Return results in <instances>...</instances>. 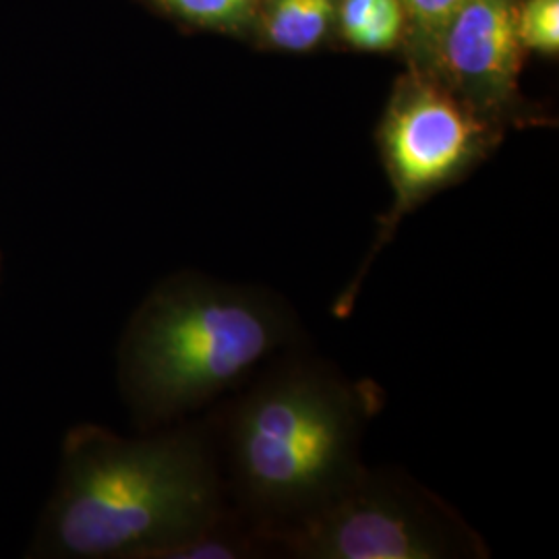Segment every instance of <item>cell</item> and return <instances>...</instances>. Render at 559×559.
<instances>
[{"instance_id": "3", "label": "cell", "mask_w": 559, "mask_h": 559, "mask_svg": "<svg viewBox=\"0 0 559 559\" xmlns=\"http://www.w3.org/2000/svg\"><path fill=\"white\" fill-rule=\"evenodd\" d=\"M299 338V318L278 293L180 274L143 300L129 323L120 388L143 427H160L237 392Z\"/></svg>"}, {"instance_id": "1", "label": "cell", "mask_w": 559, "mask_h": 559, "mask_svg": "<svg viewBox=\"0 0 559 559\" xmlns=\"http://www.w3.org/2000/svg\"><path fill=\"white\" fill-rule=\"evenodd\" d=\"M383 400L378 383L295 348L267 362L214 420L230 508L263 539L338 498L365 468Z\"/></svg>"}, {"instance_id": "13", "label": "cell", "mask_w": 559, "mask_h": 559, "mask_svg": "<svg viewBox=\"0 0 559 559\" xmlns=\"http://www.w3.org/2000/svg\"><path fill=\"white\" fill-rule=\"evenodd\" d=\"M239 2H242V4H247L249 9H253V4H255V0H239Z\"/></svg>"}, {"instance_id": "2", "label": "cell", "mask_w": 559, "mask_h": 559, "mask_svg": "<svg viewBox=\"0 0 559 559\" xmlns=\"http://www.w3.org/2000/svg\"><path fill=\"white\" fill-rule=\"evenodd\" d=\"M230 510L214 420L138 440L81 427L67 443L50 547L67 558L152 559Z\"/></svg>"}, {"instance_id": "7", "label": "cell", "mask_w": 559, "mask_h": 559, "mask_svg": "<svg viewBox=\"0 0 559 559\" xmlns=\"http://www.w3.org/2000/svg\"><path fill=\"white\" fill-rule=\"evenodd\" d=\"M336 15V0H274L265 34L284 50H309L323 38Z\"/></svg>"}, {"instance_id": "5", "label": "cell", "mask_w": 559, "mask_h": 559, "mask_svg": "<svg viewBox=\"0 0 559 559\" xmlns=\"http://www.w3.org/2000/svg\"><path fill=\"white\" fill-rule=\"evenodd\" d=\"M487 140V119L440 87L417 81L400 90L380 133L394 201L378 222V233L359 270L332 305L338 320L355 311L365 280L381 251L396 237L402 221L423 201L462 177L485 152Z\"/></svg>"}, {"instance_id": "6", "label": "cell", "mask_w": 559, "mask_h": 559, "mask_svg": "<svg viewBox=\"0 0 559 559\" xmlns=\"http://www.w3.org/2000/svg\"><path fill=\"white\" fill-rule=\"evenodd\" d=\"M438 46L468 108L487 119L512 106L522 46L516 0H464Z\"/></svg>"}, {"instance_id": "11", "label": "cell", "mask_w": 559, "mask_h": 559, "mask_svg": "<svg viewBox=\"0 0 559 559\" xmlns=\"http://www.w3.org/2000/svg\"><path fill=\"white\" fill-rule=\"evenodd\" d=\"M402 11L429 40L440 41L441 32L464 0H399Z\"/></svg>"}, {"instance_id": "10", "label": "cell", "mask_w": 559, "mask_h": 559, "mask_svg": "<svg viewBox=\"0 0 559 559\" xmlns=\"http://www.w3.org/2000/svg\"><path fill=\"white\" fill-rule=\"evenodd\" d=\"M402 21H404V11L399 0H376L371 15L348 41L367 50L390 48L399 40Z\"/></svg>"}, {"instance_id": "9", "label": "cell", "mask_w": 559, "mask_h": 559, "mask_svg": "<svg viewBox=\"0 0 559 559\" xmlns=\"http://www.w3.org/2000/svg\"><path fill=\"white\" fill-rule=\"evenodd\" d=\"M162 7L182 20L205 25V27H221V29H235L249 20L251 11L247 4L239 0H158Z\"/></svg>"}, {"instance_id": "12", "label": "cell", "mask_w": 559, "mask_h": 559, "mask_svg": "<svg viewBox=\"0 0 559 559\" xmlns=\"http://www.w3.org/2000/svg\"><path fill=\"white\" fill-rule=\"evenodd\" d=\"M373 7H376V0H344V4H342V29H344L346 40H350L365 25V21L373 11Z\"/></svg>"}, {"instance_id": "4", "label": "cell", "mask_w": 559, "mask_h": 559, "mask_svg": "<svg viewBox=\"0 0 559 559\" xmlns=\"http://www.w3.org/2000/svg\"><path fill=\"white\" fill-rule=\"evenodd\" d=\"M297 559H485L479 533L438 493L399 468H362L338 498L263 537Z\"/></svg>"}, {"instance_id": "8", "label": "cell", "mask_w": 559, "mask_h": 559, "mask_svg": "<svg viewBox=\"0 0 559 559\" xmlns=\"http://www.w3.org/2000/svg\"><path fill=\"white\" fill-rule=\"evenodd\" d=\"M519 38L526 48L558 52L559 0H528L519 9Z\"/></svg>"}]
</instances>
